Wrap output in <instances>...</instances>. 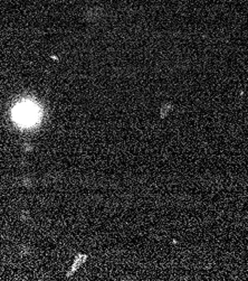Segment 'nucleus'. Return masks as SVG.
<instances>
[{
	"label": "nucleus",
	"mask_w": 248,
	"mask_h": 281,
	"mask_svg": "<svg viewBox=\"0 0 248 281\" xmlns=\"http://www.w3.org/2000/svg\"><path fill=\"white\" fill-rule=\"evenodd\" d=\"M14 120L19 126H33L40 119V110L33 103H21L13 111Z\"/></svg>",
	"instance_id": "nucleus-1"
}]
</instances>
